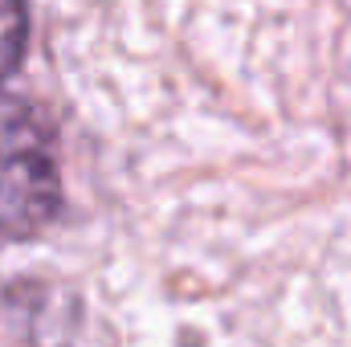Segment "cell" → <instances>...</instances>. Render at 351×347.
Masks as SVG:
<instances>
[{"label":"cell","instance_id":"obj_2","mask_svg":"<svg viewBox=\"0 0 351 347\" xmlns=\"http://www.w3.org/2000/svg\"><path fill=\"white\" fill-rule=\"evenodd\" d=\"M25 45H29V4L0 0V82L21 66Z\"/></svg>","mask_w":351,"mask_h":347},{"label":"cell","instance_id":"obj_1","mask_svg":"<svg viewBox=\"0 0 351 347\" xmlns=\"http://www.w3.org/2000/svg\"><path fill=\"white\" fill-rule=\"evenodd\" d=\"M62 213V172L45 127L0 102V237L25 241L45 233Z\"/></svg>","mask_w":351,"mask_h":347}]
</instances>
